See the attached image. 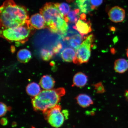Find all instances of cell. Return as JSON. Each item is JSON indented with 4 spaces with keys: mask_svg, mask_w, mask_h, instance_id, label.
<instances>
[{
    "mask_svg": "<svg viewBox=\"0 0 128 128\" xmlns=\"http://www.w3.org/2000/svg\"><path fill=\"white\" fill-rule=\"evenodd\" d=\"M29 20L28 12L23 6L8 0L0 8L1 26L2 30L22 25Z\"/></svg>",
    "mask_w": 128,
    "mask_h": 128,
    "instance_id": "cell-1",
    "label": "cell"
},
{
    "mask_svg": "<svg viewBox=\"0 0 128 128\" xmlns=\"http://www.w3.org/2000/svg\"><path fill=\"white\" fill-rule=\"evenodd\" d=\"M46 26L52 33L61 35L66 34L68 28L65 17L58 9V3H48L40 10Z\"/></svg>",
    "mask_w": 128,
    "mask_h": 128,
    "instance_id": "cell-2",
    "label": "cell"
},
{
    "mask_svg": "<svg viewBox=\"0 0 128 128\" xmlns=\"http://www.w3.org/2000/svg\"><path fill=\"white\" fill-rule=\"evenodd\" d=\"M65 93L64 89L62 88L41 91L32 99L33 108L37 111L46 112L58 105Z\"/></svg>",
    "mask_w": 128,
    "mask_h": 128,
    "instance_id": "cell-3",
    "label": "cell"
},
{
    "mask_svg": "<svg viewBox=\"0 0 128 128\" xmlns=\"http://www.w3.org/2000/svg\"><path fill=\"white\" fill-rule=\"evenodd\" d=\"M33 28L27 22L18 27L2 30L1 33L2 37L8 40L24 42L28 38Z\"/></svg>",
    "mask_w": 128,
    "mask_h": 128,
    "instance_id": "cell-4",
    "label": "cell"
},
{
    "mask_svg": "<svg viewBox=\"0 0 128 128\" xmlns=\"http://www.w3.org/2000/svg\"><path fill=\"white\" fill-rule=\"evenodd\" d=\"M94 38L93 34L89 35L76 50V57L73 62L74 63L80 64L88 62L90 57L91 48Z\"/></svg>",
    "mask_w": 128,
    "mask_h": 128,
    "instance_id": "cell-5",
    "label": "cell"
},
{
    "mask_svg": "<svg viewBox=\"0 0 128 128\" xmlns=\"http://www.w3.org/2000/svg\"><path fill=\"white\" fill-rule=\"evenodd\" d=\"M44 112L48 122L52 127L58 128L63 124L65 116L60 105H57Z\"/></svg>",
    "mask_w": 128,
    "mask_h": 128,
    "instance_id": "cell-6",
    "label": "cell"
},
{
    "mask_svg": "<svg viewBox=\"0 0 128 128\" xmlns=\"http://www.w3.org/2000/svg\"><path fill=\"white\" fill-rule=\"evenodd\" d=\"M73 28L82 36L90 32L92 30L90 22L87 20L86 14L84 13L80 15L76 24H74Z\"/></svg>",
    "mask_w": 128,
    "mask_h": 128,
    "instance_id": "cell-7",
    "label": "cell"
},
{
    "mask_svg": "<svg viewBox=\"0 0 128 128\" xmlns=\"http://www.w3.org/2000/svg\"><path fill=\"white\" fill-rule=\"evenodd\" d=\"M108 14L110 20L112 22L119 23L124 20L125 17L126 12L122 8L116 6L110 10Z\"/></svg>",
    "mask_w": 128,
    "mask_h": 128,
    "instance_id": "cell-8",
    "label": "cell"
},
{
    "mask_svg": "<svg viewBox=\"0 0 128 128\" xmlns=\"http://www.w3.org/2000/svg\"><path fill=\"white\" fill-rule=\"evenodd\" d=\"M28 22L32 28L40 30L46 27L44 18L40 13L33 15Z\"/></svg>",
    "mask_w": 128,
    "mask_h": 128,
    "instance_id": "cell-9",
    "label": "cell"
},
{
    "mask_svg": "<svg viewBox=\"0 0 128 128\" xmlns=\"http://www.w3.org/2000/svg\"><path fill=\"white\" fill-rule=\"evenodd\" d=\"M76 4L80 12L83 13L88 14L94 10L90 0H76Z\"/></svg>",
    "mask_w": 128,
    "mask_h": 128,
    "instance_id": "cell-10",
    "label": "cell"
},
{
    "mask_svg": "<svg viewBox=\"0 0 128 128\" xmlns=\"http://www.w3.org/2000/svg\"><path fill=\"white\" fill-rule=\"evenodd\" d=\"M55 81L52 76L49 75L43 76L40 81L41 87L44 90L52 89L55 85Z\"/></svg>",
    "mask_w": 128,
    "mask_h": 128,
    "instance_id": "cell-11",
    "label": "cell"
},
{
    "mask_svg": "<svg viewBox=\"0 0 128 128\" xmlns=\"http://www.w3.org/2000/svg\"><path fill=\"white\" fill-rule=\"evenodd\" d=\"M76 100L78 104L83 108H87L94 103L91 98L86 94H80L77 96Z\"/></svg>",
    "mask_w": 128,
    "mask_h": 128,
    "instance_id": "cell-12",
    "label": "cell"
},
{
    "mask_svg": "<svg viewBox=\"0 0 128 128\" xmlns=\"http://www.w3.org/2000/svg\"><path fill=\"white\" fill-rule=\"evenodd\" d=\"M88 81V76L84 73L79 72L74 76L73 84L74 86L77 87H83L87 84Z\"/></svg>",
    "mask_w": 128,
    "mask_h": 128,
    "instance_id": "cell-13",
    "label": "cell"
},
{
    "mask_svg": "<svg viewBox=\"0 0 128 128\" xmlns=\"http://www.w3.org/2000/svg\"><path fill=\"white\" fill-rule=\"evenodd\" d=\"M114 70L116 72L124 73L128 70V62L124 58H120L116 60L114 62Z\"/></svg>",
    "mask_w": 128,
    "mask_h": 128,
    "instance_id": "cell-14",
    "label": "cell"
},
{
    "mask_svg": "<svg viewBox=\"0 0 128 128\" xmlns=\"http://www.w3.org/2000/svg\"><path fill=\"white\" fill-rule=\"evenodd\" d=\"M61 56L62 58L65 62H73L76 56V52L73 48H65L62 51Z\"/></svg>",
    "mask_w": 128,
    "mask_h": 128,
    "instance_id": "cell-15",
    "label": "cell"
},
{
    "mask_svg": "<svg viewBox=\"0 0 128 128\" xmlns=\"http://www.w3.org/2000/svg\"><path fill=\"white\" fill-rule=\"evenodd\" d=\"M83 36L79 34L74 35L71 38L68 37L66 40L68 41L69 45L73 48L76 50L82 42Z\"/></svg>",
    "mask_w": 128,
    "mask_h": 128,
    "instance_id": "cell-16",
    "label": "cell"
},
{
    "mask_svg": "<svg viewBox=\"0 0 128 128\" xmlns=\"http://www.w3.org/2000/svg\"><path fill=\"white\" fill-rule=\"evenodd\" d=\"M17 56L19 61L22 63H26L31 59L32 54L28 50L22 49L18 52Z\"/></svg>",
    "mask_w": 128,
    "mask_h": 128,
    "instance_id": "cell-17",
    "label": "cell"
},
{
    "mask_svg": "<svg viewBox=\"0 0 128 128\" xmlns=\"http://www.w3.org/2000/svg\"><path fill=\"white\" fill-rule=\"evenodd\" d=\"M26 92L28 95L34 97L41 92L40 87L39 85L36 83H30L26 87Z\"/></svg>",
    "mask_w": 128,
    "mask_h": 128,
    "instance_id": "cell-18",
    "label": "cell"
},
{
    "mask_svg": "<svg viewBox=\"0 0 128 128\" xmlns=\"http://www.w3.org/2000/svg\"><path fill=\"white\" fill-rule=\"evenodd\" d=\"M80 10L76 9L70 10L65 19L66 22L74 24H76L80 17Z\"/></svg>",
    "mask_w": 128,
    "mask_h": 128,
    "instance_id": "cell-19",
    "label": "cell"
},
{
    "mask_svg": "<svg viewBox=\"0 0 128 128\" xmlns=\"http://www.w3.org/2000/svg\"><path fill=\"white\" fill-rule=\"evenodd\" d=\"M58 7L59 10L65 17L66 16L71 9L69 5L65 2L58 3Z\"/></svg>",
    "mask_w": 128,
    "mask_h": 128,
    "instance_id": "cell-20",
    "label": "cell"
},
{
    "mask_svg": "<svg viewBox=\"0 0 128 128\" xmlns=\"http://www.w3.org/2000/svg\"><path fill=\"white\" fill-rule=\"evenodd\" d=\"M54 53L52 51L43 49L41 50L40 54L43 60L48 61L52 58L54 55Z\"/></svg>",
    "mask_w": 128,
    "mask_h": 128,
    "instance_id": "cell-21",
    "label": "cell"
},
{
    "mask_svg": "<svg viewBox=\"0 0 128 128\" xmlns=\"http://www.w3.org/2000/svg\"><path fill=\"white\" fill-rule=\"evenodd\" d=\"M95 89L98 93H103L105 92V89L102 82H99L94 86Z\"/></svg>",
    "mask_w": 128,
    "mask_h": 128,
    "instance_id": "cell-22",
    "label": "cell"
},
{
    "mask_svg": "<svg viewBox=\"0 0 128 128\" xmlns=\"http://www.w3.org/2000/svg\"><path fill=\"white\" fill-rule=\"evenodd\" d=\"M91 4L94 10L102 4L103 0H90Z\"/></svg>",
    "mask_w": 128,
    "mask_h": 128,
    "instance_id": "cell-23",
    "label": "cell"
},
{
    "mask_svg": "<svg viewBox=\"0 0 128 128\" xmlns=\"http://www.w3.org/2000/svg\"><path fill=\"white\" fill-rule=\"evenodd\" d=\"M0 116H4L7 111V107L4 104L2 103H0Z\"/></svg>",
    "mask_w": 128,
    "mask_h": 128,
    "instance_id": "cell-24",
    "label": "cell"
},
{
    "mask_svg": "<svg viewBox=\"0 0 128 128\" xmlns=\"http://www.w3.org/2000/svg\"><path fill=\"white\" fill-rule=\"evenodd\" d=\"M124 96L126 100L128 101V90H126L124 93Z\"/></svg>",
    "mask_w": 128,
    "mask_h": 128,
    "instance_id": "cell-25",
    "label": "cell"
},
{
    "mask_svg": "<svg viewBox=\"0 0 128 128\" xmlns=\"http://www.w3.org/2000/svg\"><path fill=\"white\" fill-rule=\"evenodd\" d=\"M126 54L128 58V49H127V50H126Z\"/></svg>",
    "mask_w": 128,
    "mask_h": 128,
    "instance_id": "cell-26",
    "label": "cell"
}]
</instances>
